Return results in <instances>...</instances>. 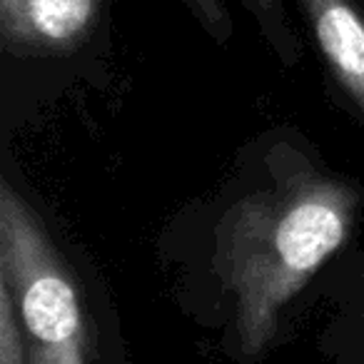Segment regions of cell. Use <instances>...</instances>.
Segmentation results:
<instances>
[{"mask_svg": "<svg viewBox=\"0 0 364 364\" xmlns=\"http://www.w3.org/2000/svg\"><path fill=\"white\" fill-rule=\"evenodd\" d=\"M107 0H0V38L11 55L73 53L92 36Z\"/></svg>", "mask_w": 364, "mask_h": 364, "instance_id": "3957f363", "label": "cell"}, {"mask_svg": "<svg viewBox=\"0 0 364 364\" xmlns=\"http://www.w3.org/2000/svg\"><path fill=\"white\" fill-rule=\"evenodd\" d=\"M0 364H31L16 294L3 272H0Z\"/></svg>", "mask_w": 364, "mask_h": 364, "instance_id": "8992f818", "label": "cell"}, {"mask_svg": "<svg viewBox=\"0 0 364 364\" xmlns=\"http://www.w3.org/2000/svg\"><path fill=\"white\" fill-rule=\"evenodd\" d=\"M359 195L344 180L282 165L232 205L218 228L215 269L235 299L240 349L259 357L279 312L347 240Z\"/></svg>", "mask_w": 364, "mask_h": 364, "instance_id": "6da1fadb", "label": "cell"}, {"mask_svg": "<svg viewBox=\"0 0 364 364\" xmlns=\"http://www.w3.org/2000/svg\"><path fill=\"white\" fill-rule=\"evenodd\" d=\"M245 11L252 16L257 23L262 38L269 43L277 58L284 65H294L302 55V46H299L297 36H294L292 26H289L287 8L284 0H240Z\"/></svg>", "mask_w": 364, "mask_h": 364, "instance_id": "5b68a950", "label": "cell"}, {"mask_svg": "<svg viewBox=\"0 0 364 364\" xmlns=\"http://www.w3.org/2000/svg\"><path fill=\"white\" fill-rule=\"evenodd\" d=\"M324 65L364 112V13L357 0H297Z\"/></svg>", "mask_w": 364, "mask_h": 364, "instance_id": "277c9868", "label": "cell"}, {"mask_svg": "<svg viewBox=\"0 0 364 364\" xmlns=\"http://www.w3.org/2000/svg\"><path fill=\"white\" fill-rule=\"evenodd\" d=\"M182 3L215 43H228L232 38V16L225 0H182Z\"/></svg>", "mask_w": 364, "mask_h": 364, "instance_id": "52a82bcc", "label": "cell"}, {"mask_svg": "<svg viewBox=\"0 0 364 364\" xmlns=\"http://www.w3.org/2000/svg\"><path fill=\"white\" fill-rule=\"evenodd\" d=\"M0 272L16 294L31 364H87L85 322L70 272L8 180L0 182Z\"/></svg>", "mask_w": 364, "mask_h": 364, "instance_id": "7a4b0ae2", "label": "cell"}]
</instances>
